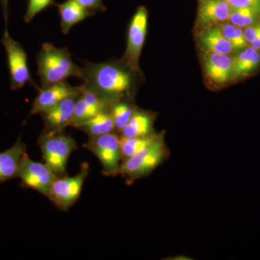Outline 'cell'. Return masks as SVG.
<instances>
[{"label": "cell", "instance_id": "obj_1", "mask_svg": "<svg viewBox=\"0 0 260 260\" xmlns=\"http://www.w3.org/2000/svg\"><path fill=\"white\" fill-rule=\"evenodd\" d=\"M37 65L42 88L65 81L70 77L83 78V69L75 64L68 49L54 47L50 43L42 44Z\"/></svg>", "mask_w": 260, "mask_h": 260}, {"label": "cell", "instance_id": "obj_2", "mask_svg": "<svg viewBox=\"0 0 260 260\" xmlns=\"http://www.w3.org/2000/svg\"><path fill=\"white\" fill-rule=\"evenodd\" d=\"M130 71L113 63H90L83 69V79L89 88L112 99L129 91L133 83Z\"/></svg>", "mask_w": 260, "mask_h": 260}, {"label": "cell", "instance_id": "obj_3", "mask_svg": "<svg viewBox=\"0 0 260 260\" xmlns=\"http://www.w3.org/2000/svg\"><path fill=\"white\" fill-rule=\"evenodd\" d=\"M39 142L45 164L58 177H64L70 155L77 148L75 140L62 132H48Z\"/></svg>", "mask_w": 260, "mask_h": 260}, {"label": "cell", "instance_id": "obj_4", "mask_svg": "<svg viewBox=\"0 0 260 260\" xmlns=\"http://www.w3.org/2000/svg\"><path fill=\"white\" fill-rule=\"evenodd\" d=\"M167 154V148L161 136L136 155L126 158L121 164L119 174L126 178L128 182L145 177L153 171Z\"/></svg>", "mask_w": 260, "mask_h": 260}, {"label": "cell", "instance_id": "obj_5", "mask_svg": "<svg viewBox=\"0 0 260 260\" xmlns=\"http://www.w3.org/2000/svg\"><path fill=\"white\" fill-rule=\"evenodd\" d=\"M93 153L103 167V174L106 177H114L119 174L121 155L120 138L114 133H107L91 137L84 145Z\"/></svg>", "mask_w": 260, "mask_h": 260}, {"label": "cell", "instance_id": "obj_6", "mask_svg": "<svg viewBox=\"0 0 260 260\" xmlns=\"http://www.w3.org/2000/svg\"><path fill=\"white\" fill-rule=\"evenodd\" d=\"M2 43L8 58L10 72V89L18 90L25 84L31 82L28 64V55L23 46L10 37L8 29L5 28Z\"/></svg>", "mask_w": 260, "mask_h": 260}, {"label": "cell", "instance_id": "obj_7", "mask_svg": "<svg viewBox=\"0 0 260 260\" xmlns=\"http://www.w3.org/2000/svg\"><path fill=\"white\" fill-rule=\"evenodd\" d=\"M88 172V164L83 162L80 172L74 177L56 178L47 198L63 211L69 210L79 199Z\"/></svg>", "mask_w": 260, "mask_h": 260}, {"label": "cell", "instance_id": "obj_8", "mask_svg": "<svg viewBox=\"0 0 260 260\" xmlns=\"http://www.w3.org/2000/svg\"><path fill=\"white\" fill-rule=\"evenodd\" d=\"M148 14L146 8L140 7L129 24L127 44L123 61L129 70L140 73L139 60L148 30Z\"/></svg>", "mask_w": 260, "mask_h": 260}, {"label": "cell", "instance_id": "obj_9", "mask_svg": "<svg viewBox=\"0 0 260 260\" xmlns=\"http://www.w3.org/2000/svg\"><path fill=\"white\" fill-rule=\"evenodd\" d=\"M18 177L23 187L34 189L48 197L58 177L47 164L34 161L26 153L20 162Z\"/></svg>", "mask_w": 260, "mask_h": 260}, {"label": "cell", "instance_id": "obj_10", "mask_svg": "<svg viewBox=\"0 0 260 260\" xmlns=\"http://www.w3.org/2000/svg\"><path fill=\"white\" fill-rule=\"evenodd\" d=\"M203 69L208 82L217 88L233 80V56L230 54L203 51Z\"/></svg>", "mask_w": 260, "mask_h": 260}, {"label": "cell", "instance_id": "obj_11", "mask_svg": "<svg viewBox=\"0 0 260 260\" xmlns=\"http://www.w3.org/2000/svg\"><path fill=\"white\" fill-rule=\"evenodd\" d=\"M79 95L77 87L71 86L65 81L41 88L39 95L32 103L28 119L35 114H43L47 112L67 98Z\"/></svg>", "mask_w": 260, "mask_h": 260}, {"label": "cell", "instance_id": "obj_12", "mask_svg": "<svg viewBox=\"0 0 260 260\" xmlns=\"http://www.w3.org/2000/svg\"><path fill=\"white\" fill-rule=\"evenodd\" d=\"M232 10L226 0H202L197 17L198 31L229 21Z\"/></svg>", "mask_w": 260, "mask_h": 260}, {"label": "cell", "instance_id": "obj_13", "mask_svg": "<svg viewBox=\"0 0 260 260\" xmlns=\"http://www.w3.org/2000/svg\"><path fill=\"white\" fill-rule=\"evenodd\" d=\"M79 95L67 98L55 107L42 114L45 125L44 133L62 132L67 126H71L75 103Z\"/></svg>", "mask_w": 260, "mask_h": 260}, {"label": "cell", "instance_id": "obj_14", "mask_svg": "<svg viewBox=\"0 0 260 260\" xmlns=\"http://www.w3.org/2000/svg\"><path fill=\"white\" fill-rule=\"evenodd\" d=\"M25 154L26 146L21 137H19L11 148L0 153V183L18 177L20 162Z\"/></svg>", "mask_w": 260, "mask_h": 260}, {"label": "cell", "instance_id": "obj_15", "mask_svg": "<svg viewBox=\"0 0 260 260\" xmlns=\"http://www.w3.org/2000/svg\"><path fill=\"white\" fill-rule=\"evenodd\" d=\"M198 42L203 51L230 55L234 53L232 44L224 37L218 25H213L199 30Z\"/></svg>", "mask_w": 260, "mask_h": 260}, {"label": "cell", "instance_id": "obj_16", "mask_svg": "<svg viewBox=\"0 0 260 260\" xmlns=\"http://www.w3.org/2000/svg\"><path fill=\"white\" fill-rule=\"evenodd\" d=\"M260 66V51L248 46L233 56V80L252 74Z\"/></svg>", "mask_w": 260, "mask_h": 260}, {"label": "cell", "instance_id": "obj_17", "mask_svg": "<svg viewBox=\"0 0 260 260\" xmlns=\"http://www.w3.org/2000/svg\"><path fill=\"white\" fill-rule=\"evenodd\" d=\"M61 18V28L63 34L67 35L77 23L83 21L90 16V10L84 8L76 0H68L58 5Z\"/></svg>", "mask_w": 260, "mask_h": 260}, {"label": "cell", "instance_id": "obj_18", "mask_svg": "<svg viewBox=\"0 0 260 260\" xmlns=\"http://www.w3.org/2000/svg\"><path fill=\"white\" fill-rule=\"evenodd\" d=\"M73 126L86 133L90 138L113 133L115 129L112 114L108 111L99 113L88 120Z\"/></svg>", "mask_w": 260, "mask_h": 260}, {"label": "cell", "instance_id": "obj_19", "mask_svg": "<svg viewBox=\"0 0 260 260\" xmlns=\"http://www.w3.org/2000/svg\"><path fill=\"white\" fill-rule=\"evenodd\" d=\"M153 120L151 116L143 112H135L129 122L121 130L123 136L143 137L151 134Z\"/></svg>", "mask_w": 260, "mask_h": 260}, {"label": "cell", "instance_id": "obj_20", "mask_svg": "<svg viewBox=\"0 0 260 260\" xmlns=\"http://www.w3.org/2000/svg\"><path fill=\"white\" fill-rule=\"evenodd\" d=\"M157 138H158L157 135L151 134L147 136L133 137V138L122 135L120 138V147L123 158L126 159L136 155L137 153L153 143Z\"/></svg>", "mask_w": 260, "mask_h": 260}, {"label": "cell", "instance_id": "obj_21", "mask_svg": "<svg viewBox=\"0 0 260 260\" xmlns=\"http://www.w3.org/2000/svg\"><path fill=\"white\" fill-rule=\"evenodd\" d=\"M218 26L224 37L232 44L234 52L242 50L249 46L244 37L243 28L236 26L229 21L220 24Z\"/></svg>", "mask_w": 260, "mask_h": 260}, {"label": "cell", "instance_id": "obj_22", "mask_svg": "<svg viewBox=\"0 0 260 260\" xmlns=\"http://www.w3.org/2000/svg\"><path fill=\"white\" fill-rule=\"evenodd\" d=\"M229 22L239 28H244L249 25L259 23L260 10L242 8L233 9Z\"/></svg>", "mask_w": 260, "mask_h": 260}, {"label": "cell", "instance_id": "obj_23", "mask_svg": "<svg viewBox=\"0 0 260 260\" xmlns=\"http://www.w3.org/2000/svg\"><path fill=\"white\" fill-rule=\"evenodd\" d=\"M105 112L102 111L96 107L90 105L82 99L78 97L75 103L74 112H73V119H72L71 126L79 124L84 121L88 120L93 116L96 115L99 113Z\"/></svg>", "mask_w": 260, "mask_h": 260}, {"label": "cell", "instance_id": "obj_24", "mask_svg": "<svg viewBox=\"0 0 260 260\" xmlns=\"http://www.w3.org/2000/svg\"><path fill=\"white\" fill-rule=\"evenodd\" d=\"M133 108L126 103H116L112 108V114L114 125L116 129L121 130L129 122L132 116L134 114Z\"/></svg>", "mask_w": 260, "mask_h": 260}, {"label": "cell", "instance_id": "obj_25", "mask_svg": "<svg viewBox=\"0 0 260 260\" xmlns=\"http://www.w3.org/2000/svg\"><path fill=\"white\" fill-rule=\"evenodd\" d=\"M51 4L52 0H29L26 13L24 16L25 23H30L36 15Z\"/></svg>", "mask_w": 260, "mask_h": 260}, {"label": "cell", "instance_id": "obj_26", "mask_svg": "<svg viewBox=\"0 0 260 260\" xmlns=\"http://www.w3.org/2000/svg\"><path fill=\"white\" fill-rule=\"evenodd\" d=\"M233 9L249 8L260 10V0H226Z\"/></svg>", "mask_w": 260, "mask_h": 260}, {"label": "cell", "instance_id": "obj_27", "mask_svg": "<svg viewBox=\"0 0 260 260\" xmlns=\"http://www.w3.org/2000/svg\"><path fill=\"white\" fill-rule=\"evenodd\" d=\"M243 30H244V37L246 42L249 45V44L260 34V22L246 27L243 28Z\"/></svg>", "mask_w": 260, "mask_h": 260}, {"label": "cell", "instance_id": "obj_28", "mask_svg": "<svg viewBox=\"0 0 260 260\" xmlns=\"http://www.w3.org/2000/svg\"><path fill=\"white\" fill-rule=\"evenodd\" d=\"M76 1L88 10H99L103 8L102 0H76Z\"/></svg>", "mask_w": 260, "mask_h": 260}, {"label": "cell", "instance_id": "obj_29", "mask_svg": "<svg viewBox=\"0 0 260 260\" xmlns=\"http://www.w3.org/2000/svg\"><path fill=\"white\" fill-rule=\"evenodd\" d=\"M2 6H3V14H4V19L5 22V28L8 27V19H9V11H8V3L9 0H0Z\"/></svg>", "mask_w": 260, "mask_h": 260}, {"label": "cell", "instance_id": "obj_30", "mask_svg": "<svg viewBox=\"0 0 260 260\" xmlns=\"http://www.w3.org/2000/svg\"><path fill=\"white\" fill-rule=\"evenodd\" d=\"M249 47L254 48L256 50L260 51V34L249 44Z\"/></svg>", "mask_w": 260, "mask_h": 260}]
</instances>
